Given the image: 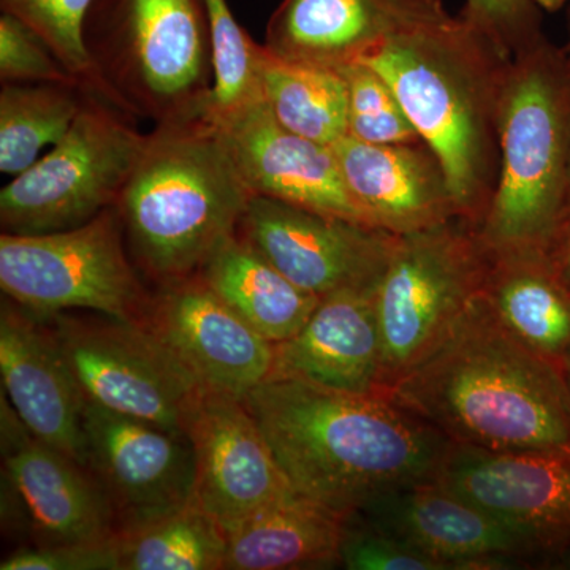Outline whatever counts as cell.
Here are the masks:
<instances>
[{"label": "cell", "mask_w": 570, "mask_h": 570, "mask_svg": "<svg viewBox=\"0 0 570 570\" xmlns=\"http://www.w3.org/2000/svg\"><path fill=\"white\" fill-rule=\"evenodd\" d=\"M243 403L296 493L343 517L390 491L434 482L452 445L389 393L269 377Z\"/></svg>", "instance_id": "cell-1"}, {"label": "cell", "mask_w": 570, "mask_h": 570, "mask_svg": "<svg viewBox=\"0 0 570 570\" xmlns=\"http://www.w3.org/2000/svg\"><path fill=\"white\" fill-rule=\"evenodd\" d=\"M389 395L452 444L498 452L570 449L564 374L510 335L482 294Z\"/></svg>", "instance_id": "cell-2"}, {"label": "cell", "mask_w": 570, "mask_h": 570, "mask_svg": "<svg viewBox=\"0 0 570 570\" xmlns=\"http://www.w3.org/2000/svg\"><path fill=\"white\" fill-rule=\"evenodd\" d=\"M510 58L463 18L412 22L367 55L448 176L461 219L479 228L499 174L498 107Z\"/></svg>", "instance_id": "cell-3"}, {"label": "cell", "mask_w": 570, "mask_h": 570, "mask_svg": "<svg viewBox=\"0 0 570 570\" xmlns=\"http://www.w3.org/2000/svg\"><path fill=\"white\" fill-rule=\"evenodd\" d=\"M253 197L219 130L198 115L146 135L116 209L135 265L160 285L198 275Z\"/></svg>", "instance_id": "cell-4"}, {"label": "cell", "mask_w": 570, "mask_h": 570, "mask_svg": "<svg viewBox=\"0 0 570 570\" xmlns=\"http://www.w3.org/2000/svg\"><path fill=\"white\" fill-rule=\"evenodd\" d=\"M498 146V181L480 242L490 255L543 254L564 219L570 164V66L547 37L508 63Z\"/></svg>", "instance_id": "cell-5"}, {"label": "cell", "mask_w": 570, "mask_h": 570, "mask_svg": "<svg viewBox=\"0 0 570 570\" xmlns=\"http://www.w3.org/2000/svg\"><path fill=\"white\" fill-rule=\"evenodd\" d=\"M94 92L157 124L205 115L213 88L205 0H94L85 24Z\"/></svg>", "instance_id": "cell-6"}, {"label": "cell", "mask_w": 570, "mask_h": 570, "mask_svg": "<svg viewBox=\"0 0 570 570\" xmlns=\"http://www.w3.org/2000/svg\"><path fill=\"white\" fill-rule=\"evenodd\" d=\"M489 266L478 227L461 217L396 236L376 291L385 393L448 340L482 294Z\"/></svg>", "instance_id": "cell-7"}, {"label": "cell", "mask_w": 570, "mask_h": 570, "mask_svg": "<svg viewBox=\"0 0 570 570\" xmlns=\"http://www.w3.org/2000/svg\"><path fill=\"white\" fill-rule=\"evenodd\" d=\"M146 135L134 116L86 89L69 132L0 190L2 234L69 230L118 205Z\"/></svg>", "instance_id": "cell-8"}, {"label": "cell", "mask_w": 570, "mask_h": 570, "mask_svg": "<svg viewBox=\"0 0 570 570\" xmlns=\"http://www.w3.org/2000/svg\"><path fill=\"white\" fill-rule=\"evenodd\" d=\"M141 276L116 206L69 230L0 235L3 295L37 316L92 311L140 322L151 298Z\"/></svg>", "instance_id": "cell-9"}, {"label": "cell", "mask_w": 570, "mask_h": 570, "mask_svg": "<svg viewBox=\"0 0 570 570\" xmlns=\"http://www.w3.org/2000/svg\"><path fill=\"white\" fill-rule=\"evenodd\" d=\"M41 318L55 333L86 400L186 434L202 389L145 326L69 313Z\"/></svg>", "instance_id": "cell-10"}, {"label": "cell", "mask_w": 570, "mask_h": 570, "mask_svg": "<svg viewBox=\"0 0 570 570\" xmlns=\"http://www.w3.org/2000/svg\"><path fill=\"white\" fill-rule=\"evenodd\" d=\"M553 562L570 546V449L498 452L450 445L434 480Z\"/></svg>", "instance_id": "cell-11"}, {"label": "cell", "mask_w": 570, "mask_h": 570, "mask_svg": "<svg viewBox=\"0 0 570 570\" xmlns=\"http://www.w3.org/2000/svg\"><path fill=\"white\" fill-rule=\"evenodd\" d=\"M238 234L292 283L321 298L377 284L397 236L261 195L250 198Z\"/></svg>", "instance_id": "cell-12"}, {"label": "cell", "mask_w": 570, "mask_h": 570, "mask_svg": "<svg viewBox=\"0 0 570 570\" xmlns=\"http://www.w3.org/2000/svg\"><path fill=\"white\" fill-rule=\"evenodd\" d=\"M141 324L197 382L243 400L272 377L275 344L195 275L156 285Z\"/></svg>", "instance_id": "cell-13"}, {"label": "cell", "mask_w": 570, "mask_h": 570, "mask_svg": "<svg viewBox=\"0 0 570 570\" xmlns=\"http://www.w3.org/2000/svg\"><path fill=\"white\" fill-rule=\"evenodd\" d=\"M2 456L9 499L33 546L115 538L118 515L102 483L85 464L33 436L6 395Z\"/></svg>", "instance_id": "cell-14"}, {"label": "cell", "mask_w": 570, "mask_h": 570, "mask_svg": "<svg viewBox=\"0 0 570 570\" xmlns=\"http://www.w3.org/2000/svg\"><path fill=\"white\" fill-rule=\"evenodd\" d=\"M186 434L195 455V501L224 531L296 493L239 397L202 389Z\"/></svg>", "instance_id": "cell-15"}, {"label": "cell", "mask_w": 570, "mask_h": 570, "mask_svg": "<svg viewBox=\"0 0 570 570\" xmlns=\"http://www.w3.org/2000/svg\"><path fill=\"white\" fill-rule=\"evenodd\" d=\"M82 428L86 466L107 491L118 528L194 498L195 455L187 434L88 400Z\"/></svg>", "instance_id": "cell-16"}, {"label": "cell", "mask_w": 570, "mask_h": 570, "mask_svg": "<svg viewBox=\"0 0 570 570\" xmlns=\"http://www.w3.org/2000/svg\"><path fill=\"white\" fill-rule=\"evenodd\" d=\"M355 515L423 551L445 570L519 569L540 561L520 534L438 482L390 491Z\"/></svg>", "instance_id": "cell-17"}, {"label": "cell", "mask_w": 570, "mask_h": 570, "mask_svg": "<svg viewBox=\"0 0 570 570\" xmlns=\"http://www.w3.org/2000/svg\"><path fill=\"white\" fill-rule=\"evenodd\" d=\"M0 377L3 395L33 436L86 466L80 384L50 325L6 295L0 306Z\"/></svg>", "instance_id": "cell-18"}, {"label": "cell", "mask_w": 570, "mask_h": 570, "mask_svg": "<svg viewBox=\"0 0 570 570\" xmlns=\"http://www.w3.org/2000/svg\"><path fill=\"white\" fill-rule=\"evenodd\" d=\"M213 124L253 195L366 224L333 146L284 129L264 100Z\"/></svg>", "instance_id": "cell-19"}, {"label": "cell", "mask_w": 570, "mask_h": 570, "mask_svg": "<svg viewBox=\"0 0 570 570\" xmlns=\"http://www.w3.org/2000/svg\"><path fill=\"white\" fill-rule=\"evenodd\" d=\"M333 151L371 227L400 236L460 217L444 168L425 141L371 145L347 135Z\"/></svg>", "instance_id": "cell-20"}, {"label": "cell", "mask_w": 570, "mask_h": 570, "mask_svg": "<svg viewBox=\"0 0 570 570\" xmlns=\"http://www.w3.org/2000/svg\"><path fill=\"white\" fill-rule=\"evenodd\" d=\"M377 284L322 296L302 330L275 344L272 377L360 395L385 393Z\"/></svg>", "instance_id": "cell-21"}, {"label": "cell", "mask_w": 570, "mask_h": 570, "mask_svg": "<svg viewBox=\"0 0 570 570\" xmlns=\"http://www.w3.org/2000/svg\"><path fill=\"white\" fill-rule=\"evenodd\" d=\"M396 0H283L269 18L265 47L291 61L343 70L412 22L434 20Z\"/></svg>", "instance_id": "cell-22"}, {"label": "cell", "mask_w": 570, "mask_h": 570, "mask_svg": "<svg viewBox=\"0 0 570 570\" xmlns=\"http://www.w3.org/2000/svg\"><path fill=\"white\" fill-rule=\"evenodd\" d=\"M344 520L299 493L279 499L224 531V570L335 568Z\"/></svg>", "instance_id": "cell-23"}, {"label": "cell", "mask_w": 570, "mask_h": 570, "mask_svg": "<svg viewBox=\"0 0 570 570\" xmlns=\"http://www.w3.org/2000/svg\"><path fill=\"white\" fill-rule=\"evenodd\" d=\"M482 298L510 335L564 374L570 360V294L543 254L490 255Z\"/></svg>", "instance_id": "cell-24"}, {"label": "cell", "mask_w": 570, "mask_h": 570, "mask_svg": "<svg viewBox=\"0 0 570 570\" xmlns=\"http://www.w3.org/2000/svg\"><path fill=\"white\" fill-rule=\"evenodd\" d=\"M206 284L269 343L291 340L321 296L303 291L236 232L198 273Z\"/></svg>", "instance_id": "cell-25"}, {"label": "cell", "mask_w": 570, "mask_h": 570, "mask_svg": "<svg viewBox=\"0 0 570 570\" xmlns=\"http://www.w3.org/2000/svg\"><path fill=\"white\" fill-rule=\"evenodd\" d=\"M262 96L284 129L333 146L348 135L347 82L343 71L291 61L258 48Z\"/></svg>", "instance_id": "cell-26"}, {"label": "cell", "mask_w": 570, "mask_h": 570, "mask_svg": "<svg viewBox=\"0 0 570 570\" xmlns=\"http://www.w3.org/2000/svg\"><path fill=\"white\" fill-rule=\"evenodd\" d=\"M119 570L224 569L223 527L195 498L121 524L116 532Z\"/></svg>", "instance_id": "cell-27"}, {"label": "cell", "mask_w": 570, "mask_h": 570, "mask_svg": "<svg viewBox=\"0 0 570 570\" xmlns=\"http://www.w3.org/2000/svg\"><path fill=\"white\" fill-rule=\"evenodd\" d=\"M86 99L75 82H2L0 171L18 176L69 132Z\"/></svg>", "instance_id": "cell-28"}, {"label": "cell", "mask_w": 570, "mask_h": 570, "mask_svg": "<svg viewBox=\"0 0 570 570\" xmlns=\"http://www.w3.org/2000/svg\"><path fill=\"white\" fill-rule=\"evenodd\" d=\"M212 40L213 88L206 105L212 122L264 100L257 43L236 21L227 0H205Z\"/></svg>", "instance_id": "cell-29"}, {"label": "cell", "mask_w": 570, "mask_h": 570, "mask_svg": "<svg viewBox=\"0 0 570 570\" xmlns=\"http://www.w3.org/2000/svg\"><path fill=\"white\" fill-rule=\"evenodd\" d=\"M94 0H0L2 13L28 24L71 75L94 91V70L85 24Z\"/></svg>", "instance_id": "cell-30"}, {"label": "cell", "mask_w": 570, "mask_h": 570, "mask_svg": "<svg viewBox=\"0 0 570 570\" xmlns=\"http://www.w3.org/2000/svg\"><path fill=\"white\" fill-rule=\"evenodd\" d=\"M343 71L347 82L348 137L371 145L423 141L389 82L358 62Z\"/></svg>", "instance_id": "cell-31"}, {"label": "cell", "mask_w": 570, "mask_h": 570, "mask_svg": "<svg viewBox=\"0 0 570 570\" xmlns=\"http://www.w3.org/2000/svg\"><path fill=\"white\" fill-rule=\"evenodd\" d=\"M340 564L351 570H445L441 562L355 513L344 520Z\"/></svg>", "instance_id": "cell-32"}, {"label": "cell", "mask_w": 570, "mask_h": 570, "mask_svg": "<svg viewBox=\"0 0 570 570\" xmlns=\"http://www.w3.org/2000/svg\"><path fill=\"white\" fill-rule=\"evenodd\" d=\"M0 82L82 85L56 58L39 33L9 13L0 14Z\"/></svg>", "instance_id": "cell-33"}, {"label": "cell", "mask_w": 570, "mask_h": 570, "mask_svg": "<svg viewBox=\"0 0 570 570\" xmlns=\"http://www.w3.org/2000/svg\"><path fill=\"white\" fill-rule=\"evenodd\" d=\"M460 17L510 59L546 37L534 0H464Z\"/></svg>", "instance_id": "cell-34"}, {"label": "cell", "mask_w": 570, "mask_h": 570, "mask_svg": "<svg viewBox=\"0 0 570 570\" xmlns=\"http://www.w3.org/2000/svg\"><path fill=\"white\" fill-rule=\"evenodd\" d=\"M2 570H119L115 538L24 547L0 562Z\"/></svg>", "instance_id": "cell-35"}, {"label": "cell", "mask_w": 570, "mask_h": 570, "mask_svg": "<svg viewBox=\"0 0 570 570\" xmlns=\"http://www.w3.org/2000/svg\"><path fill=\"white\" fill-rule=\"evenodd\" d=\"M547 265L562 287L570 294V216H566L550 239L546 253Z\"/></svg>", "instance_id": "cell-36"}, {"label": "cell", "mask_w": 570, "mask_h": 570, "mask_svg": "<svg viewBox=\"0 0 570 570\" xmlns=\"http://www.w3.org/2000/svg\"><path fill=\"white\" fill-rule=\"evenodd\" d=\"M396 2L403 3L409 9L422 11V13L438 14L444 13L445 7L442 0H396Z\"/></svg>", "instance_id": "cell-37"}, {"label": "cell", "mask_w": 570, "mask_h": 570, "mask_svg": "<svg viewBox=\"0 0 570 570\" xmlns=\"http://www.w3.org/2000/svg\"><path fill=\"white\" fill-rule=\"evenodd\" d=\"M534 2L538 3V7H543V9L557 10L560 9L564 0H534Z\"/></svg>", "instance_id": "cell-38"}, {"label": "cell", "mask_w": 570, "mask_h": 570, "mask_svg": "<svg viewBox=\"0 0 570 570\" xmlns=\"http://www.w3.org/2000/svg\"><path fill=\"white\" fill-rule=\"evenodd\" d=\"M558 564H561L560 568L562 569H570V546L568 549H566L564 553L561 554L560 558H558L557 561Z\"/></svg>", "instance_id": "cell-39"}, {"label": "cell", "mask_w": 570, "mask_h": 570, "mask_svg": "<svg viewBox=\"0 0 570 570\" xmlns=\"http://www.w3.org/2000/svg\"><path fill=\"white\" fill-rule=\"evenodd\" d=\"M566 216H570V164H569V176H568V190H566L564 217Z\"/></svg>", "instance_id": "cell-40"}, {"label": "cell", "mask_w": 570, "mask_h": 570, "mask_svg": "<svg viewBox=\"0 0 570 570\" xmlns=\"http://www.w3.org/2000/svg\"><path fill=\"white\" fill-rule=\"evenodd\" d=\"M568 29H569V39H568V43H566V47L562 48V51H564L566 59H568V62L570 66V9H569V17H568Z\"/></svg>", "instance_id": "cell-41"}, {"label": "cell", "mask_w": 570, "mask_h": 570, "mask_svg": "<svg viewBox=\"0 0 570 570\" xmlns=\"http://www.w3.org/2000/svg\"><path fill=\"white\" fill-rule=\"evenodd\" d=\"M564 379L566 384H568L569 393H570V360L568 362V365L564 367Z\"/></svg>", "instance_id": "cell-42"}]
</instances>
